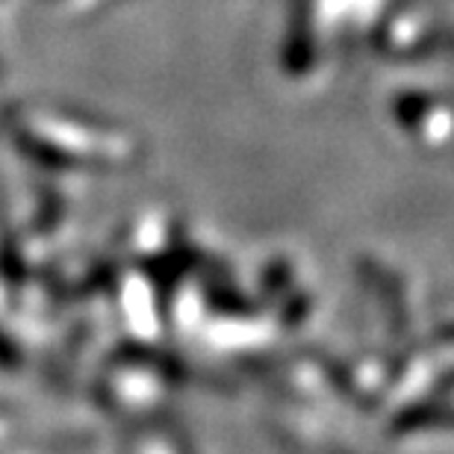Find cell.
<instances>
[{
    "label": "cell",
    "instance_id": "obj_1",
    "mask_svg": "<svg viewBox=\"0 0 454 454\" xmlns=\"http://www.w3.org/2000/svg\"><path fill=\"white\" fill-rule=\"evenodd\" d=\"M0 360H12V348H6V342H4V337H0Z\"/></svg>",
    "mask_w": 454,
    "mask_h": 454
}]
</instances>
